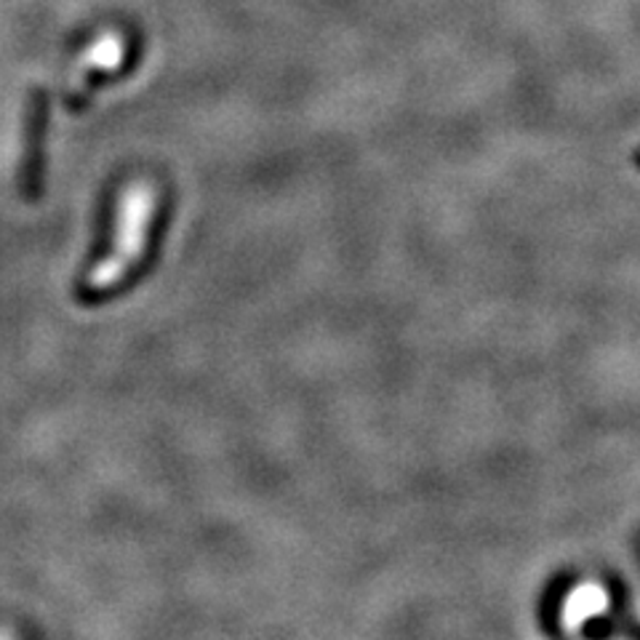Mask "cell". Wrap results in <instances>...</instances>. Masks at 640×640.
Wrapping results in <instances>:
<instances>
[{"mask_svg": "<svg viewBox=\"0 0 640 640\" xmlns=\"http://www.w3.org/2000/svg\"><path fill=\"white\" fill-rule=\"evenodd\" d=\"M123 53H126V44H123L121 35L107 33L97 44L91 46L75 64L73 75L67 81V97L64 102L70 107H78L83 99L88 97V88H91V78L99 73H110L118 70L123 62Z\"/></svg>", "mask_w": 640, "mask_h": 640, "instance_id": "cell-2", "label": "cell"}, {"mask_svg": "<svg viewBox=\"0 0 640 640\" xmlns=\"http://www.w3.org/2000/svg\"><path fill=\"white\" fill-rule=\"evenodd\" d=\"M44 128H46V97L33 94L27 107V128H25V160H22L20 189L22 198L38 200L40 185H44Z\"/></svg>", "mask_w": 640, "mask_h": 640, "instance_id": "cell-3", "label": "cell"}, {"mask_svg": "<svg viewBox=\"0 0 640 640\" xmlns=\"http://www.w3.org/2000/svg\"><path fill=\"white\" fill-rule=\"evenodd\" d=\"M158 193L150 182H134L123 189L121 204H118V224L115 241L110 254L99 259L86 275L88 294H104L126 281L128 272L145 257V248L150 243V230L156 222Z\"/></svg>", "mask_w": 640, "mask_h": 640, "instance_id": "cell-1", "label": "cell"}, {"mask_svg": "<svg viewBox=\"0 0 640 640\" xmlns=\"http://www.w3.org/2000/svg\"><path fill=\"white\" fill-rule=\"evenodd\" d=\"M608 608V592L603 584L584 582L577 590L568 592L566 603H563L561 621L566 632H579L590 619L601 616Z\"/></svg>", "mask_w": 640, "mask_h": 640, "instance_id": "cell-4", "label": "cell"}]
</instances>
